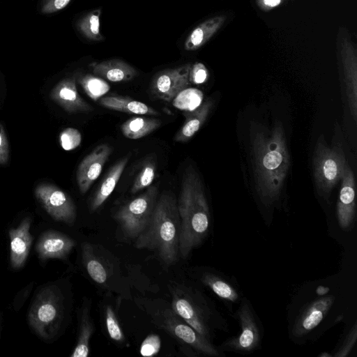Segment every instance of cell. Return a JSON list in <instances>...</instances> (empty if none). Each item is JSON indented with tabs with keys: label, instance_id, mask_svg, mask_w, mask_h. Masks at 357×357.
<instances>
[{
	"label": "cell",
	"instance_id": "cell-1",
	"mask_svg": "<svg viewBox=\"0 0 357 357\" xmlns=\"http://www.w3.org/2000/svg\"><path fill=\"white\" fill-rule=\"evenodd\" d=\"M347 273L303 283L287 307L289 339L303 346L318 340L337 324L356 318V284Z\"/></svg>",
	"mask_w": 357,
	"mask_h": 357
},
{
	"label": "cell",
	"instance_id": "cell-2",
	"mask_svg": "<svg viewBox=\"0 0 357 357\" xmlns=\"http://www.w3.org/2000/svg\"><path fill=\"white\" fill-rule=\"evenodd\" d=\"M250 151L255 187L266 208L280 198L290 158L282 124L276 121L271 130L257 123L250 126Z\"/></svg>",
	"mask_w": 357,
	"mask_h": 357
},
{
	"label": "cell",
	"instance_id": "cell-3",
	"mask_svg": "<svg viewBox=\"0 0 357 357\" xmlns=\"http://www.w3.org/2000/svg\"><path fill=\"white\" fill-rule=\"evenodd\" d=\"M177 207L181 222L179 254L183 259H186L195 248L202 244L211 225L203 184L191 165L184 172Z\"/></svg>",
	"mask_w": 357,
	"mask_h": 357
},
{
	"label": "cell",
	"instance_id": "cell-4",
	"mask_svg": "<svg viewBox=\"0 0 357 357\" xmlns=\"http://www.w3.org/2000/svg\"><path fill=\"white\" fill-rule=\"evenodd\" d=\"M180 227L177 199L172 192H163L158 198L149 224L134 241V245L154 251L166 265L174 264L179 254Z\"/></svg>",
	"mask_w": 357,
	"mask_h": 357
},
{
	"label": "cell",
	"instance_id": "cell-5",
	"mask_svg": "<svg viewBox=\"0 0 357 357\" xmlns=\"http://www.w3.org/2000/svg\"><path fill=\"white\" fill-rule=\"evenodd\" d=\"M171 307L191 327L210 341L219 332L229 333L227 319L215 304L197 288L187 284H171Z\"/></svg>",
	"mask_w": 357,
	"mask_h": 357
},
{
	"label": "cell",
	"instance_id": "cell-6",
	"mask_svg": "<svg viewBox=\"0 0 357 357\" xmlns=\"http://www.w3.org/2000/svg\"><path fill=\"white\" fill-rule=\"evenodd\" d=\"M136 303L150 317L151 321L187 347L194 356L224 357L225 352L208 340L172 308L171 304L161 299L137 298Z\"/></svg>",
	"mask_w": 357,
	"mask_h": 357
},
{
	"label": "cell",
	"instance_id": "cell-7",
	"mask_svg": "<svg viewBox=\"0 0 357 357\" xmlns=\"http://www.w3.org/2000/svg\"><path fill=\"white\" fill-rule=\"evenodd\" d=\"M347 165L343 148L340 143L329 146L321 135L313 155V175L318 195L328 201L331 191L341 181Z\"/></svg>",
	"mask_w": 357,
	"mask_h": 357
},
{
	"label": "cell",
	"instance_id": "cell-8",
	"mask_svg": "<svg viewBox=\"0 0 357 357\" xmlns=\"http://www.w3.org/2000/svg\"><path fill=\"white\" fill-rule=\"evenodd\" d=\"M232 313L238 321L239 332L222 342L218 346L220 349L241 355H249L260 350L264 328L251 301L244 296Z\"/></svg>",
	"mask_w": 357,
	"mask_h": 357
},
{
	"label": "cell",
	"instance_id": "cell-9",
	"mask_svg": "<svg viewBox=\"0 0 357 357\" xmlns=\"http://www.w3.org/2000/svg\"><path fill=\"white\" fill-rule=\"evenodd\" d=\"M158 198L156 186L122 205L114 214L118 229L126 240L135 241L150 222Z\"/></svg>",
	"mask_w": 357,
	"mask_h": 357
},
{
	"label": "cell",
	"instance_id": "cell-10",
	"mask_svg": "<svg viewBox=\"0 0 357 357\" xmlns=\"http://www.w3.org/2000/svg\"><path fill=\"white\" fill-rule=\"evenodd\" d=\"M62 297L54 287L43 289L36 297L29 312V321L42 337H54L63 319Z\"/></svg>",
	"mask_w": 357,
	"mask_h": 357
},
{
	"label": "cell",
	"instance_id": "cell-11",
	"mask_svg": "<svg viewBox=\"0 0 357 357\" xmlns=\"http://www.w3.org/2000/svg\"><path fill=\"white\" fill-rule=\"evenodd\" d=\"M199 281L209 289L232 313L245 296L235 278L218 270L200 267L197 271Z\"/></svg>",
	"mask_w": 357,
	"mask_h": 357
},
{
	"label": "cell",
	"instance_id": "cell-12",
	"mask_svg": "<svg viewBox=\"0 0 357 357\" xmlns=\"http://www.w3.org/2000/svg\"><path fill=\"white\" fill-rule=\"evenodd\" d=\"M35 195L54 220L69 226L75 223V205L71 197L59 188L50 183H40L35 189Z\"/></svg>",
	"mask_w": 357,
	"mask_h": 357
},
{
	"label": "cell",
	"instance_id": "cell-13",
	"mask_svg": "<svg viewBox=\"0 0 357 357\" xmlns=\"http://www.w3.org/2000/svg\"><path fill=\"white\" fill-rule=\"evenodd\" d=\"M191 63L165 69L156 73L150 84V93L155 100L170 102L181 91L187 88Z\"/></svg>",
	"mask_w": 357,
	"mask_h": 357
},
{
	"label": "cell",
	"instance_id": "cell-14",
	"mask_svg": "<svg viewBox=\"0 0 357 357\" xmlns=\"http://www.w3.org/2000/svg\"><path fill=\"white\" fill-rule=\"evenodd\" d=\"M338 48L346 86V93L351 116L357 118V50L347 30L338 36Z\"/></svg>",
	"mask_w": 357,
	"mask_h": 357
},
{
	"label": "cell",
	"instance_id": "cell-15",
	"mask_svg": "<svg viewBox=\"0 0 357 357\" xmlns=\"http://www.w3.org/2000/svg\"><path fill=\"white\" fill-rule=\"evenodd\" d=\"M355 176L349 165H346L341 179V188L336 205V219L339 229L344 232L351 231L356 220Z\"/></svg>",
	"mask_w": 357,
	"mask_h": 357
},
{
	"label": "cell",
	"instance_id": "cell-16",
	"mask_svg": "<svg viewBox=\"0 0 357 357\" xmlns=\"http://www.w3.org/2000/svg\"><path fill=\"white\" fill-rule=\"evenodd\" d=\"M112 153L108 144L96 146L80 162L76 174L79 192L84 195L100 175L102 168Z\"/></svg>",
	"mask_w": 357,
	"mask_h": 357
},
{
	"label": "cell",
	"instance_id": "cell-17",
	"mask_svg": "<svg viewBox=\"0 0 357 357\" xmlns=\"http://www.w3.org/2000/svg\"><path fill=\"white\" fill-rule=\"evenodd\" d=\"M50 98L68 113H87L93 108L79 94L75 77H66L50 91Z\"/></svg>",
	"mask_w": 357,
	"mask_h": 357
},
{
	"label": "cell",
	"instance_id": "cell-18",
	"mask_svg": "<svg viewBox=\"0 0 357 357\" xmlns=\"http://www.w3.org/2000/svg\"><path fill=\"white\" fill-rule=\"evenodd\" d=\"M75 240L65 234L56 231L43 233L36 245L38 257L47 259H65L75 246Z\"/></svg>",
	"mask_w": 357,
	"mask_h": 357
},
{
	"label": "cell",
	"instance_id": "cell-19",
	"mask_svg": "<svg viewBox=\"0 0 357 357\" xmlns=\"http://www.w3.org/2000/svg\"><path fill=\"white\" fill-rule=\"evenodd\" d=\"M31 223V218L26 217L17 228L9 230L10 264L15 269L24 266L29 255L32 243Z\"/></svg>",
	"mask_w": 357,
	"mask_h": 357
},
{
	"label": "cell",
	"instance_id": "cell-20",
	"mask_svg": "<svg viewBox=\"0 0 357 357\" xmlns=\"http://www.w3.org/2000/svg\"><path fill=\"white\" fill-rule=\"evenodd\" d=\"M81 248L82 261L90 278L98 284H107L113 274L109 263L98 254L95 245L84 242Z\"/></svg>",
	"mask_w": 357,
	"mask_h": 357
},
{
	"label": "cell",
	"instance_id": "cell-21",
	"mask_svg": "<svg viewBox=\"0 0 357 357\" xmlns=\"http://www.w3.org/2000/svg\"><path fill=\"white\" fill-rule=\"evenodd\" d=\"M89 66L95 75L112 82H129L138 75L135 68L119 59L96 61Z\"/></svg>",
	"mask_w": 357,
	"mask_h": 357
},
{
	"label": "cell",
	"instance_id": "cell-22",
	"mask_svg": "<svg viewBox=\"0 0 357 357\" xmlns=\"http://www.w3.org/2000/svg\"><path fill=\"white\" fill-rule=\"evenodd\" d=\"M129 156L119 160L107 172L98 188L95 191L89 203L91 213L98 210L111 195L119 182L127 164Z\"/></svg>",
	"mask_w": 357,
	"mask_h": 357
},
{
	"label": "cell",
	"instance_id": "cell-23",
	"mask_svg": "<svg viewBox=\"0 0 357 357\" xmlns=\"http://www.w3.org/2000/svg\"><path fill=\"white\" fill-rule=\"evenodd\" d=\"M213 101L208 99L198 107L190 112H184L185 121L175 135L174 139L176 142H186L190 140L201 128L206 121L213 107Z\"/></svg>",
	"mask_w": 357,
	"mask_h": 357
},
{
	"label": "cell",
	"instance_id": "cell-24",
	"mask_svg": "<svg viewBox=\"0 0 357 357\" xmlns=\"http://www.w3.org/2000/svg\"><path fill=\"white\" fill-rule=\"evenodd\" d=\"M227 17L217 15L211 17L197 26L186 38L184 48L195 51L208 42L225 24Z\"/></svg>",
	"mask_w": 357,
	"mask_h": 357
},
{
	"label": "cell",
	"instance_id": "cell-25",
	"mask_svg": "<svg viewBox=\"0 0 357 357\" xmlns=\"http://www.w3.org/2000/svg\"><path fill=\"white\" fill-rule=\"evenodd\" d=\"M98 102L108 109L130 114L160 115V113L154 108L127 96H102L98 100Z\"/></svg>",
	"mask_w": 357,
	"mask_h": 357
},
{
	"label": "cell",
	"instance_id": "cell-26",
	"mask_svg": "<svg viewBox=\"0 0 357 357\" xmlns=\"http://www.w3.org/2000/svg\"><path fill=\"white\" fill-rule=\"evenodd\" d=\"M81 311L77 342L70 357H87L90 352V340L95 331L90 315V307L86 303Z\"/></svg>",
	"mask_w": 357,
	"mask_h": 357
},
{
	"label": "cell",
	"instance_id": "cell-27",
	"mask_svg": "<svg viewBox=\"0 0 357 357\" xmlns=\"http://www.w3.org/2000/svg\"><path fill=\"white\" fill-rule=\"evenodd\" d=\"M161 121L155 118L134 116L122 123L121 130L126 138L138 139L151 134L161 126Z\"/></svg>",
	"mask_w": 357,
	"mask_h": 357
},
{
	"label": "cell",
	"instance_id": "cell-28",
	"mask_svg": "<svg viewBox=\"0 0 357 357\" xmlns=\"http://www.w3.org/2000/svg\"><path fill=\"white\" fill-rule=\"evenodd\" d=\"M344 334L330 353L332 357H348L351 355L357 342L356 317L348 321Z\"/></svg>",
	"mask_w": 357,
	"mask_h": 357
},
{
	"label": "cell",
	"instance_id": "cell-29",
	"mask_svg": "<svg viewBox=\"0 0 357 357\" xmlns=\"http://www.w3.org/2000/svg\"><path fill=\"white\" fill-rule=\"evenodd\" d=\"M101 9L97 8L84 15L77 22V28L86 38L99 41L103 39L100 31Z\"/></svg>",
	"mask_w": 357,
	"mask_h": 357
},
{
	"label": "cell",
	"instance_id": "cell-30",
	"mask_svg": "<svg viewBox=\"0 0 357 357\" xmlns=\"http://www.w3.org/2000/svg\"><path fill=\"white\" fill-rule=\"evenodd\" d=\"M77 80L87 96L94 101L98 100L110 89L108 83L97 75H82L78 77Z\"/></svg>",
	"mask_w": 357,
	"mask_h": 357
},
{
	"label": "cell",
	"instance_id": "cell-31",
	"mask_svg": "<svg viewBox=\"0 0 357 357\" xmlns=\"http://www.w3.org/2000/svg\"><path fill=\"white\" fill-rule=\"evenodd\" d=\"M203 100V93L195 88H185L173 99L172 105L178 109L190 112L198 107Z\"/></svg>",
	"mask_w": 357,
	"mask_h": 357
},
{
	"label": "cell",
	"instance_id": "cell-32",
	"mask_svg": "<svg viewBox=\"0 0 357 357\" xmlns=\"http://www.w3.org/2000/svg\"><path fill=\"white\" fill-rule=\"evenodd\" d=\"M156 172V164L154 160H146L136 176L130 192L135 194L148 188L153 181Z\"/></svg>",
	"mask_w": 357,
	"mask_h": 357
},
{
	"label": "cell",
	"instance_id": "cell-33",
	"mask_svg": "<svg viewBox=\"0 0 357 357\" xmlns=\"http://www.w3.org/2000/svg\"><path fill=\"white\" fill-rule=\"evenodd\" d=\"M104 319L107 332L113 341L121 344L125 342V335L116 317V312L111 305H106L104 309Z\"/></svg>",
	"mask_w": 357,
	"mask_h": 357
},
{
	"label": "cell",
	"instance_id": "cell-34",
	"mask_svg": "<svg viewBox=\"0 0 357 357\" xmlns=\"http://www.w3.org/2000/svg\"><path fill=\"white\" fill-rule=\"evenodd\" d=\"M59 140L64 150L70 151L79 145L82 140L81 134L77 129L68 128L61 132Z\"/></svg>",
	"mask_w": 357,
	"mask_h": 357
},
{
	"label": "cell",
	"instance_id": "cell-35",
	"mask_svg": "<svg viewBox=\"0 0 357 357\" xmlns=\"http://www.w3.org/2000/svg\"><path fill=\"white\" fill-rule=\"evenodd\" d=\"M208 78V71L206 67L200 62L191 65L189 72V81L194 84L204 83Z\"/></svg>",
	"mask_w": 357,
	"mask_h": 357
},
{
	"label": "cell",
	"instance_id": "cell-36",
	"mask_svg": "<svg viewBox=\"0 0 357 357\" xmlns=\"http://www.w3.org/2000/svg\"><path fill=\"white\" fill-rule=\"evenodd\" d=\"M160 347V340L158 335L151 334L149 335L142 342L140 347V353L144 356L155 355Z\"/></svg>",
	"mask_w": 357,
	"mask_h": 357
},
{
	"label": "cell",
	"instance_id": "cell-37",
	"mask_svg": "<svg viewBox=\"0 0 357 357\" xmlns=\"http://www.w3.org/2000/svg\"><path fill=\"white\" fill-rule=\"evenodd\" d=\"M71 0H42L40 12L43 14H51L66 8Z\"/></svg>",
	"mask_w": 357,
	"mask_h": 357
},
{
	"label": "cell",
	"instance_id": "cell-38",
	"mask_svg": "<svg viewBox=\"0 0 357 357\" xmlns=\"http://www.w3.org/2000/svg\"><path fill=\"white\" fill-rule=\"evenodd\" d=\"M9 147L5 130L0 124V165H6L8 161Z\"/></svg>",
	"mask_w": 357,
	"mask_h": 357
},
{
	"label": "cell",
	"instance_id": "cell-39",
	"mask_svg": "<svg viewBox=\"0 0 357 357\" xmlns=\"http://www.w3.org/2000/svg\"><path fill=\"white\" fill-rule=\"evenodd\" d=\"M287 1L288 0H255L258 8L264 12H269Z\"/></svg>",
	"mask_w": 357,
	"mask_h": 357
},
{
	"label": "cell",
	"instance_id": "cell-40",
	"mask_svg": "<svg viewBox=\"0 0 357 357\" xmlns=\"http://www.w3.org/2000/svg\"><path fill=\"white\" fill-rule=\"evenodd\" d=\"M319 357H332L331 354L328 352H322L319 355Z\"/></svg>",
	"mask_w": 357,
	"mask_h": 357
}]
</instances>
